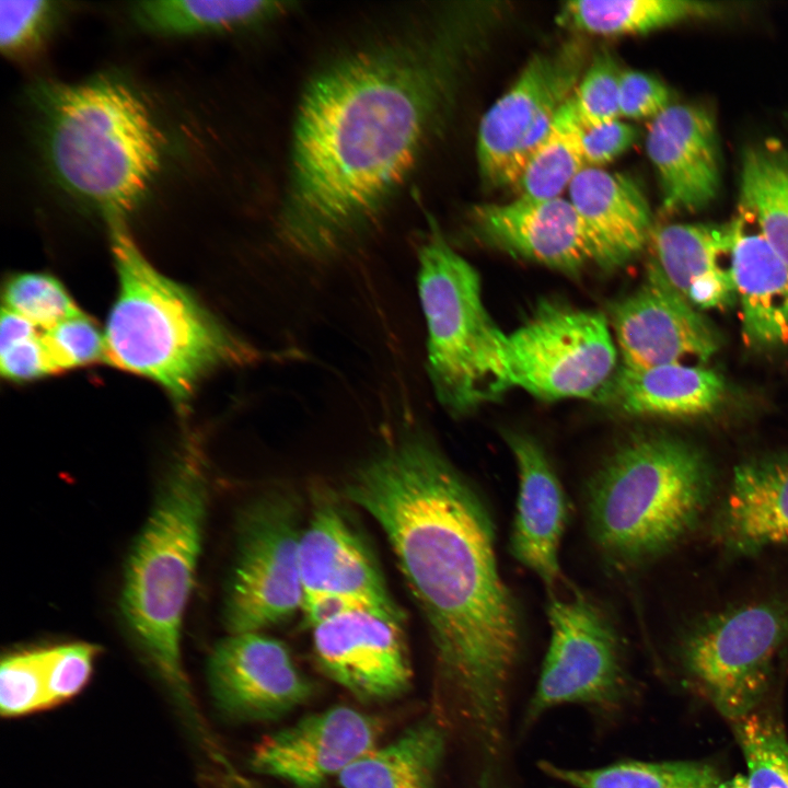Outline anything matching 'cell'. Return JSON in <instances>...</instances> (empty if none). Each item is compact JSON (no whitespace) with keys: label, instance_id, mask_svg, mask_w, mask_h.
I'll return each instance as SVG.
<instances>
[{"label":"cell","instance_id":"836d02e7","mask_svg":"<svg viewBox=\"0 0 788 788\" xmlns=\"http://www.w3.org/2000/svg\"><path fill=\"white\" fill-rule=\"evenodd\" d=\"M46 648L27 649L2 658L0 710L7 718L48 709Z\"/></svg>","mask_w":788,"mask_h":788},{"label":"cell","instance_id":"52a82bcc","mask_svg":"<svg viewBox=\"0 0 788 788\" xmlns=\"http://www.w3.org/2000/svg\"><path fill=\"white\" fill-rule=\"evenodd\" d=\"M419 253L418 292L427 326V369L439 403L454 416L497 401L511 386L503 333L483 300L477 270L437 224Z\"/></svg>","mask_w":788,"mask_h":788},{"label":"cell","instance_id":"5bb4252c","mask_svg":"<svg viewBox=\"0 0 788 788\" xmlns=\"http://www.w3.org/2000/svg\"><path fill=\"white\" fill-rule=\"evenodd\" d=\"M619 366L645 369L670 363L704 366L721 337L651 260L640 286L616 301L607 316Z\"/></svg>","mask_w":788,"mask_h":788},{"label":"cell","instance_id":"4fadbf2b","mask_svg":"<svg viewBox=\"0 0 788 788\" xmlns=\"http://www.w3.org/2000/svg\"><path fill=\"white\" fill-rule=\"evenodd\" d=\"M403 616L359 607L317 623L311 627L316 667L361 704L401 698L414 675Z\"/></svg>","mask_w":788,"mask_h":788},{"label":"cell","instance_id":"4316f807","mask_svg":"<svg viewBox=\"0 0 788 788\" xmlns=\"http://www.w3.org/2000/svg\"><path fill=\"white\" fill-rule=\"evenodd\" d=\"M271 1L155 0L130 5L132 21L148 33L195 36L255 25L280 13Z\"/></svg>","mask_w":788,"mask_h":788},{"label":"cell","instance_id":"7402d4cb","mask_svg":"<svg viewBox=\"0 0 788 788\" xmlns=\"http://www.w3.org/2000/svg\"><path fill=\"white\" fill-rule=\"evenodd\" d=\"M568 193L591 240L596 267L621 268L649 244L654 229L651 210L633 178L586 166Z\"/></svg>","mask_w":788,"mask_h":788},{"label":"cell","instance_id":"d6986e66","mask_svg":"<svg viewBox=\"0 0 788 788\" xmlns=\"http://www.w3.org/2000/svg\"><path fill=\"white\" fill-rule=\"evenodd\" d=\"M709 535L729 558L788 546V453L755 455L734 467Z\"/></svg>","mask_w":788,"mask_h":788},{"label":"cell","instance_id":"5b68a950","mask_svg":"<svg viewBox=\"0 0 788 788\" xmlns=\"http://www.w3.org/2000/svg\"><path fill=\"white\" fill-rule=\"evenodd\" d=\"M105 219L118 275L104 333L106 360L152 380L184 404L211 370L254 359L253 348L147 260L124 216Z\"/></svg>","mask_w":788,"mask_h":788},{"label":"cell","instance_id":"8fae6325","mask_svg":"<svg viewBox=\"0 0 788 788\" xmlns=\"http://www.w3.org/2000/svg\"><path fill=\"white\" fill-rule=\"evenodd\" d=\"M300 521L299 501L286 490L263 494L241 514L222 611L229 634L262 631L302 609Z\"/></svg>","mask_w":788,"mask_h":788},{"label":"cell","instance_id":"83f0119b","mask_svg":"<svg viewBox=\"0 0 788 788\" xmlns=\"http://www.w3.org/2000/svg\"><path fill=\"white\" fill-rule=\"evenodd\" d=\"M740 201L744 215L788 265V148L766 140L745 150Z\"/></svg>","mask_w":788,"mask_h":788},{"label":"cell","instance_id":"603a6c76","mask_svg":"<svg viewBox=\"0 0 788 788\" xmlns=\"http://www.w3.org/2000/svg\"><path fill=\"white\" fill-rule=\"evenodd\" d=\"M739 219L726 224L673 223L654 228L652 262L694 308L721 309L734 302L730 257Z\"/></svg>","mask_w":788,"mask_h":788},{"label":"cell","instance_id":"6da1fadb","mask_svg":"<svg viewBox=\"0 0 788 788\" xmlns=\"http://www.w3.org/2000/svg\"><path fill=\"white\" fill-rule=\"evenodd\" d=\"M344 494L385 533L427 622L433 710L465 730L482 765L501 764L522 639L487 507L419 431L403 433L361 463Z\"/></svg>","mask_w":788,"mask_h":788},{"label":"cell","instance_id":"cb8c5ba5","mask_svg":"<svg viewBox=\"0 0 788 788\" xmlns=\"http://www.w3.org/2000/svg\"><path fill=\"white\" fill-rule=\"evenodd\" d=\"M725 394L723 378L704 366H618L594 402L628 417L692 418L712 413Z\"/></svg>","mask_w":788,"mask_h":788},{"label":"cell","instance_id":"74e56055","mask_svg":"<svg viewBox=\"0 0 788 788\" xmlns=\"http://www.w3.org/2000/svg\"><path fill=\"white\" fill-rule=\"evenodd\" d=\"M43 336L57 373L106 359L104 335L82 313L46 329Z\"/></svg>","mask_w":788,"mask_h":788},{"label":"cell","instance_id":"7c38bea8","mask_svg":"<svg viewBox=\"0 0 788 788\" xmlns=\"http://www.w3.org/2000/svg\"><path fill=\"white\" fill-rule=\"evenodd\" d=\"M299 570L301 611L310 628L352 609L402 612L366 540L333 501H320L302 529Z\"/></svg>","mask_w":788,"mask_h":788},{"label":"cell","instance_id":"d6a6232c","mask_svg":"<svg viewBox=\"0 0 788 788\" xmlns=\"http://www.w3.org/2000/svg\"><path fill=\"white\" fill-rule=\"evenodd\" d=\"M3 300L5 309L45 331L81 313L62 283L43 273L11 276L3 289Z\"/></svg>","mask_w":788,"mask_h":788},{"label":"cell","instance_id":"f1b7e54d","mask_svg":"<svg viewBox=\"0 0 788 788\" xmlns=\"http://www.w3.org/2000/svg\"><path fill=\"white\" fill-rule=\"evenodd\" d=\"M720 11L708 2L686 0H582L567 2L561 11L566 24L602 36L650 32L673 23L709 18Z\"/></svg>","mask_w":788,"mask_h":788},{"label":"cell","instance_id":"ba28073f","mask_svg":"<svg viewBox=\"0 0 788 788\" xmlns=\"http://www.w3.org/2000/svg\"><path fill=\"white\" fill-rule=\"evenodd\" d=\"M788 646V592L693 617L674 641L684 680L731 721L758 708Z\"/></svg>","mask_w":788,"mask_h":788},{"label":"cell","instance_id":"ac0fdd59","mask_svg":"<svg viewBox=\"0 0 788 788\" xmlns=\"http://www.w3.org/2000/svg\"><path fill=\"white\" fill-rule=\"evenodd\" d=\"M514 459L519 487L509 537L512 557L553 591L561 581L559 553L568 522V502L544 448L532 436L502 432Z\"/></svg>","mask_w":788,"mask_h":788},{"label":"cell","instance_id":"ffe728a7","mask_svg":"<svg viewBox=\"0 0 788 788\" xmlns=\"http://www.w3.org/2000/svg\"><path fill=\"white\" fill-rule=\"evenodd\" d=\"M668 211H695L712 201L720 185L716 126L698 105L671 104L651 119L646 139Z\"/></svg>","mask_w":788,"mask_h":788},{"label":"cell","instance_id":"7a4b0ae2","mask_svg":"<svg viewBox=\"0 0 788 788\" xmlns=\"http://www.w3.org/2000/svg\"><path fill=\"white\" fill-rule=\"evenodd\" d=\"M440 47L397 44L322 70L298 106L282 237L324 258L376 218L414 166L448 88Z\"/></svg>","mask_w":788,"mask_h":788},{"label":"cell","instance_id":"8992f818","mask_svg":"<svg viewBox=\"0 0 788 788\" xmlns=\"http://www.w3.org/2000/svg\"><path fill=\"white\" fill-rule=\"evenodd\" d=\"M208 484L199 456L185 453L161 483L127 560L120 613L159 673L187 691L181 660L184 612L201 552Z\"/></svg>","mask_w":788,"mask_h":788},{"label":"cell","instance_id":"1f68e13d","mask_svg":"<svg viewBox=\"0 0 788 788\" xmlns=\"http://www.w3.org/2000/svg\"><path fill=\"white\" fill-rule=\"evenodd\" d=\"M732 723L745 758L749 788H788V738L780 719L756 708Z\"/></svg>","mask_w":788,"mask_h":788},{"label":"cell","instance_id":"d590c367","mask_svg":"<svg viewBox=\"0 0 788 788\" xmlns=\"http://www.w3.org/2000/svg\"><path fill=\"white\" fill-rule=\"evenodd\" d=\"M47 0L0 2V47L8 58L23 60L42 50L60 14Z\"/></svg>","mask_w":788,"mask_h":788},{"label":"cell","instance_id":"9a60e30c","mask_svg":"<svg viewBox=\"0 0 788 788\" xmlns=\"http://www.w3.org/2000/svg\"><path fill=\"white\" fill-rule=\"evenodd\" d=\"M207 679L217 709L237 722L277 721L316 692L290 649L263 631L221 639L209 656Z\"/></svg>","mask_w":788,"mask_h":788},{"label":"cell","instance_id":"484cf974","mask_svg":"<svg viewBox=\"0 0 788 788\" xmlns=\"http://www.w3.org/2000/svg\"><path fill=\"white\" fill-rule=\"evenodd\" d=\"M447 731L445 722L431 710L355 761L337 781L341 788H437Z\"/></svg>","mask_w":788,"mask_h":788},{"label":"cell","instance_id":"3957f363","mask_svg":"<svg viewBox=\"0 0 788 788\" xmlns=\"http://www.w3.org/2000/svg\"><path fill=\"white\" fill-rule=\"evenodd\" d=\"M45 162L58 185L124 216L160 172L164 137L140 93L114 74L80 82L42 80L30 90Z\"/></svg>","mask_w":788,"mask_h":788},{"label":"cell","instance_id":"2e32d148","mask_svg":"<svg viewBox=\"0 0 788 788\" xmlns=\"http://www.w3.org/2000/svg\"><path fill=\"white\" fill-rule=\"evenodd\" d=\"M383 731L380 717L335 705L262 738L248 756V767L293 788H323L375 749Z\"/></svg>","mask_w":788,"mask_h":788},{"label":"cell","instance_id":"b9f144b4","mask_svg":"<svg viewBox=\"0 0 788 788\" xmlns=\"http://www.w3.org/2000/svg\"><path fill=\"white\" fill-rule=\"evenodd\" d=\"M717 788H749V783L746 776L738 775L731 779H722Z\"/></svg>","mask_w":788,"mask_h":788},{"label":"cell","instance_id":"9c48e42d","mask_svg":"<svg viewBox=\"0 0 788 788\" xmlns=\"http://www.w3.org/2000/svg\"><path fill=\"white\" fill-rule=\"evenodd\" d=\"M549 641L523 728L548 710L580 705L604 718L622 711L631 682L615 624L587 595L553 596L547 605Z\"/></svg>","mask_w":788,"mask_h":788},{"label":"cell","instance_id":"e575fe53","mask_svg":"<svg viewBox=\"0 0 788 788\" xmlns=\"http://www.w3.org/2000/svg\"><path fill=\"white\" fill-rule=\"evenodd\" d=\"M0 368L3 378L15 382L57 373L38 327L5 308L0 325Z\"/></svg>","mask_w":788,"mask_h":788},{"label":"cell","instance_id":"ab89813d","mask_svg":"<svg viewBox=\"0 0 788 788\" xmlns=\"http://www.w3.org/2000/svg\"><path fill=\"white\" fill-rule=\"evenodd\" d=\"M669 105L670 92L660 80L640 71H623L619 84L621 117L653 119Z\"/></svg>","mask_w":788,"mask_h":788},{"label":"cell","instance_id":"e0dca14e","mask_svg":"<svg viewBox=\"0 0 788 788\" xmlns=\"http://www.w3.org/2000/svg\"><path fill=\"white\" fill-rule=\"evenodd\" d=\"M473 229L486 244L515 258L578 276L594 251L584 224L569 199L518 196L506 204L477 205Z\"/></svg>","mask_w":788,"mask_h":788},{"label":"cell","instance_id":"60d3db41","mask_svg":"<svg viewBox=\"0 0 788 788\" xmlns=\"http://www.w3.org/2000/svg\"><path fill=\"white\" fill-rule=\"evenodd\" d=\"M638 129L621 119L584 129L587 166L601 167L626 152L637 140Z\"/></svg>","mask_w":788,"mask_h":788},{"label":"cell","instance_id":"44dd1931","mask_svg":"<svg viewBox=\"0 0 788 788\" xmlns=\"http://www.w3.org/2000/svg\"><path fill=\"white\" fill-rule=\"evenodd\" d=\"M584 54L570 43L553 55H536L509 90L483 116L477 136V160L484 184L510 185V173L528 132L557 85L582 71Z\"/></svg>","mask_w":788,"mask_h":788},{"label":"cell","instance_id":"30bf717a","mask_svg":"<svg viewBox=\"0 0 788 788\" xmlns=\"http://www.w3.org/2000/svg\"><path fill=\"white\" fill-rule=\"evenodd\" d=\"M510 386L547 402L593 401L618 368L607 315L544 299L505 339Z\"/></svg>","mask_w":788,"mask_h":788},{"label":"cell","instance_id":"d4e9b609","mask_svg":"<svg viewBox=\"0 0 788 788\" xmlns=\"http://www.w3.org/2000/svg\"><path fill=\"white\" fill-rule=\"evenodd\" d=\"M739 219L730 254L744 341L772 349L788 344V265L760 232Z\"/></svg>","mask_w":788,"mask_h":788},{"label":"cell","instance_id":"8d00e7d4","mask_svg":"<svg viewBox=\"0 0 788 788\" xmlns=\"http://www.w3.org/2000/svg\"><path fill=\"white\" fill-rule=\"evenodd\" d=\"M623 70L607 50L595 54L582 73L572 100L584 129L619 119V84Z\"/></svg>","mask_w":788,"mask_h":788},{"label":"cell","instance_id":"f546056e","mask_svg":"<svg viewBox=\"0 0 788 788\" xmlns=\"http://www.w3.org/2000/svg\"><path fill=\"white\" fill-rule=\"evenodd\" d=\"M540 768L572 788H717L722 781L710 764L692 761H618L593 768L541 762Z\"/></svg>","mask_w":788,"mask_h":788},{"label":"cell","instance_id":"4dcf8cb0","mask_svg":"<svg viewBox=\"0 0 788 788\" xmlns=\"http://www.w3.org/2000/svg\"><path fill=\"white\" fill-rule=\"evenodd\" d=\"M584 128L572 95L559 109L547 136L526 162L514 184L519 196L532 199L561 197L587 166L583 150Z\"/></svg>","mask_w":788,"mask_h":788},{"label":"cell","instance_id":"f35d334b","mask_svg":"<svg viewBox=\"0 0 788 788\" xmlns=\"http://www.w3.org/2000/svg\"><path fill=\"white\" fill-rule=\"evenodd\" d=\"M95 644L76 641L46 648L49 708L77 696L89 683L100 653Z\"/></svg>","mask_w":788,"mask_h":788},{"label":"cell","instance_id":"277c9868","mask_svg":"<svg viewBox=\"0 0 788 788\" xmlns=\"http://www.w3.org/2000/svg\"><path fill=\"white\" fill-rule=\"evenodd\" d=\"M716 488L709 457L692 442L665 432L631 433L586 483L589 535L611 564L646 565L692 534Z\"/></svg>","mask_w":788,"mask_h":788}]
</instances>
